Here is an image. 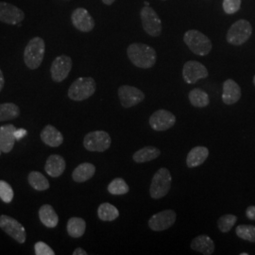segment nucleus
Masks as SVG:
<instances>
[{
    "label": "nucleus",
    "mask_w": 255,
    "mask_h": 255,
    "mask_svg": "<svg viewBox=\"0 0 255 255\" xmlns=\"http://www.w3.org/2000/svg\"><path fill=\"white\" fill-rule=\"evenodd\" d=\"M0 228L19 244H24L26 242L27 232L16 219L6 215L0 216Z\"/></svg>",
    "instance_id": "nucleus-9"
},
{
    "label": "nucleus",
    "mask_w": 255,
    "mask_h": 255,
    "mask_svg": "<svg viewBox=\"0 0 255 255\" xmlns=\"http://www.w3.org/2000/svg\"><path fill=\"white\" fill-rule=\"evenodd\" d=\"M30 186L37 191H45L50 187V183L46 177L38 171H31L27 177Z\"/></svg>",
    "instance_id": "nucleus-28"
},
{
    "label": "nucleus",
    "mask_w": 255,
    "mask_h": 255,
    "mask_svg": "<svg viewBox=\"0 0 255 255\" xmlns=\"http://www.w3.org/2000/svg\"><path fill=\"white\" fill-rule=\"evenodd\" d=\"M247 218L251 220H255V205H251L246 209Z\"/></svg>",
    "instance_id": "nucleus-38"
},
{
    "label": "nucleus",
    "mask_w": 255,
    "mask_h": 255,
    "mask_svg": "<svg viewBox=\"0 0 255 255\" xmlns=\"http://www.w3.org/2000/svg\"><path fill=\"white\" fill-rule=\"evenodd\" d=\"M145 6H149V3H148L147 1H146V2H145Z\"/></svg>",
    "instance_id": "nucleus-42"
},
{
    "label": "nucleus",
    "mask_w": 255,
    "mask_h": 255,
    "mask_svg": "<svg viewBox=\"0 0 255 255\" xmlns=\"http://www.w3.org/2000/svg\"><path fill=\"white\" fill-rule=\"evenodd\" d=\"M252 34V24L247 20L240 19L229 28L226 39L229 44L232 46H242L251 38Z\"/></svg>",
    "instance_id": "nucleus-6"
},
{
    "label": "nucleus",
    "mask_w": 255,
    "mask_h": 255,
    "mask_svg": "<svg viewBox=\"0 0 255 255\" xmlns=\"http://www.w3.org/2000/svg\"><path fill=\"white\" fill-rule=\"evenodd\" d=\"M46 44L41 37H34L27 43L24 51V62L31 70L37 69L44 61Z\"/></svg>",
    "instance_id": "nucleus-2"
},
{
    "label": "nucleus",
    "mask_w": 255,
    "mask_h": 255,
    "mask_svg": "<svg viewBox=\"0 0 255 255\" xmlns=\"http://www.w3.org/2000/svg\"><path fill=\"white\" fill-rule=\"evenodd\" d=\"M142 27L146 34L159 37L162 33V22L157 12L149 6H145L140 10Z\"/></svg>",
    "instance_id": "nucleus-8"
},
{
    "label": "nucleus",
    "mask_w": 255,
    "mask_h": 255,
    "mask_svg": "<svg viewBox=\"0 0 255 255\" xmlns=\"http://www.w3.org/2000/svg\"><path fill=\"white\" fill-rule=\"evenodd\" d=\"M119 98L123 108L128 109L145 101V94L130 85H122L119 88Z\"/></svg>",
    "instance_id": "nucleus-11"
},
{
    "label": "nucleus",
    "mask_w": 255,
    "mask_h": 255,
    "mask_svg": "<svg viewBox=\"0 0 255 255\" xmlns=\"http://www.w3.org/2000/svg\"><path fill=\"white\" fill-rule=\"evenodd\" d=\"M176 117L167 110H157L149 118V126L156 131H164L173 127Z\"/></svg>",
    "instance_id": "nucleus-14"
},
{
    "label": "nucleus",
    "mask_w": 255,
    "mask_h": 255,
    "mask_svg": "<svg viewBox=\"0 0 255 255\" xmlns=\"http://www.w3.org/2000/svg\"><path fill=\"white\" fill-rule=\"evenodd\" d=\"M41 140L47 146L57 147L64 143L62 132L52 125H47L41 131Z\"/></svg>",
    "instance_id": "nucleus-21"
},
{
    "label": "nucleus",
    "mask_w": 255,
    "mask_h": 255,
    "mask_svg": "<svg viewBox=\"0 0 255 255\" xmlns=\"http://www.w3.org/2000/svg\"><path fill=\"white\" fill-rule=\"evenodd\" d=\"M67 234L73 238L82 237L86 230V222L82 218H71L66 225Z\"/></svg>",
    "instance_id": "nucleus-27"
},
{
    "label": "nucleus",
    "mask_w": 255,
    "mask_h": 255,
    "mask_svg": "<svg viewBox=\"0 0 255 255\" xmlns=\"http://www.w3.org/2000/svg\"><path fill=\"white\" fill-rule=\"evenodd\" d=\"M66 168V162L61 155H50L46 160L45 170L52 178L60 177Z\"/></svg>",
    "instance_id": "nucleus-19"
},
{
    "label": "nucleus",
    "mask_w": 255,
    "mask_h": 255,
    "mask_svg": "<svg viewBox=\"0 0 255 255\" xmlns=\"http://www.w3.org/2000/svg\"><path fill=\"white\" fill-rule=\"evenodd\" d=\"M192 250L204 255H211L215 252V243L211 237L201 235L195 237L190 244Z\"/></svg>",
    "instance_id": "nucleus-22"
},
{
    "label": "nucleus",
    "mask_w": 255,
    "mask_h": 255,
    "mask_svg": "<svg viewBox=\"0 0 255 255\" xmlns=\"http://www.w3.org/2000/svg\"><path fill=\"white\" fill-rule=\"evenodd\" d=\"M162 1H165V0H162Z\"/></svg>",
    "instance_id": "nucleus-46"
},
{
    "label": "nucleus",
    "mask_w": 255,
    "mask_h": 255,
    "mask_svg": "<svg viewBox=\"0 0 255 255\" xmlns=\"http://www.w3.org/2000/svg\"><path fill=\"white\" fill-rule=\"evenodd\" d=\"M241 88L232 79L225 81L222 86V101L226 105L236 104L241 99Z\"/></svg>",
    "instance_id": "nucleus-17"
},
{
    "label": "nucleus",
    "mask_w": 255,
    "mask_h": 255,
    "mask_svg": "<svg viewBox=\"0 0 255 255\" xmlns=\"http://www.w3.org/2000/svg\"><path fill=\"white\" fill-rule=\"evenodd\" d=\"M237 216L227 214L219 218L218 220V227L221 233H229L237 223Z\"/></svg>",
    "instance_id": "nucleus-33"
},
{
    "label": "nucleus",
    "mask_w": 255,
    "mask_h": 255,
    "mask_svg": "<svg viewBox=\"0 0 255 255\" xmlns=\"http://www.w3.org/2000/svg\"><path fill=\"white\" fill-rule=\"evenodd\" d=\"M107 189L110 194L115 196L125 195L129 191V187L127 182H125V180L122 178H116L115 180H113L110 182Z\"/></svg>",
    "instance_id": "nucleus-31"
},
{
    "label": "nucleus",
    "mask_w": 255,
    "mask_h": 255,
    "mask_svg": "<svg viewBox=\"0 0 255 255\" xmlns=\"http://www.w3.org/2000/svg\"><path fill=\"white\" fill-rule=\"evenodd\" d=\"M16 130V128L12 124L4 125L0 127V149L4 153H9L15 143V136L14 131Z\"/></svg>",
    "instance_id": "nucleus-18"
},
{
    "label": "nucleus",
    "mask_w": 255,
    "mask_h": 255,
    "mask_svg": "<svg viewBox=\"0 0 255 255\" xmlns=\"http://www.w3.org/2000/svg\"><path fill=\"white\" fill-rule=\"evenodd\" d=\"M72 59L67 55H61L55 58L50 67L51 78L55 82H64L72 69Z\"/></svg>",
    "instance_id": "nucleus-13"
},
{
    "label": "nucleus",
    "mask_w": 255,
    "mask_h": 255,
    "mask_svg": "<svg viewBox=\"0 0 255 255\" xmlns=\"http://www.w3.org/2000/svg\"><path fill=\"white\" fill-rule=\"evenodd\" d=\"M98 216L101 221H114L119 217V211L109 202H104L98 208Z\"/></svg>",
    "instance_id": "nucleus-29"
},
{
    "label": "nucleus",
    "mask_w": 255,
    "mask_h": 255,
    "mask_svg": "<svg viewBox=\"0 0 255 255\" xmlns=\"http://www.w3.org/2000/svg\"><path fill=\"white\" fill-rule=\"evenodd\" d=\"M236 234L243 240L255 243V225H239L236 229Z\"/></svg>",
    "instance_id": "nucleus-32"
},
{
    "label": "nucleus",
    "mask_w": 255,
    "mask_h": 255,
    "mask_svg": "<svg viewBox=\"0 0 255 255\" xmlns=\"http://www.w3.org/2000/svg\"><path fill=\"white\" fill-rule=\"evenodd\" d=\"M25 19V13L18 7L0 1V22L8 25H18Z\"/></svg>",
    "instance_id": "nucleus-15"
},
{
    "label": "nucleus",
    "mask_w": 255,
    "mask_h": 255,
    "mask_svg": "<svg viewBox=\"0 0 255 255\" xmlns=\"http://www.w3.org/2000/svg\"><path fill=\"white\" fill-rule=\"evenodd\" d=\"M241 3H242V0H223L222 7L225 13L232 15L237 13V11L240 9Z\"/></svg>",
    "instance_id": "nucleus-35"
},
{
    "label": "nucleus",
    "mask_w": 255,
    "mask_h": 255,
    "mask_svg": "<svg viewBox=\"0 0 255 255\" xmlns=\"http://www.w3.org/2000/svg\"><path fill=\"white\" fill-rule=\"evenodd\" d=\"M208 76L209 72L205 65L198 61H188L183 64L182 78L188 84H195L200 80L206 79Z\"/></svg>",
    "instance_id": "nucleus-10"
},
{
    "label": "nucleus",
    "mask_w": 255,
    "mask_h": 255,
    "mask_svg": "<svg viewBox=\"0 0 255 255\" xmlns=\"http://www.w3.org/2000/svg\"><path fill=\"white\" fill-rule=\"evenodd\" d=\"M20 116V109L14 103L0 104V122L17 119Z\"/></svg>",
    "instance_id": "nucleus-30"
},
{
    "label": "nucleus",
    "mask_w": 255,
    "mask_h": 255,
    "mask_svg": "<svg viewBox=\"0 0 255 255\" xmlns=\"http://www.w3.org/2000/svg\"><path fill=\"white\" fill-rule=\"evenodd\" d=\"M71 21L74 27L82 32H90L96 25L90 12L84 8L74 9L71 14Z\"/></svg>",
    "instance_id": "nucleus-16"
},
{
    "label": "nucleus",
    "mask_w": 255,
    "mask_h": 255,
    "mask_svg": "<svg viewBox=\"0 0 255 255\" xmlns=\"http://www.w3.org/2000/svg\"><path fill=\"white\" fill-rule=\"evenodd\" d=\"M112 138L104 130H95L87 133L83 139V146L92 152H104L109 149Z\"/></svg>",
    "instance_id": "nucleus-7"
},
{
    "label": "nucleus",
    "mask_w": 255,
    "mask_h": 255,
    "mask_svg": "<svg viewBox=\"0 0 255 255\" xmlns=\"http://www.w3.org/2000/svg\"><path fill=\"white\" fill-rule=\"evenodd\" d=\"M161 155V150L156 146H146L140 148L132 155V160L137 164L147 163L157 159Z\"/></svg>",
    "instance_id": "nucleus-25"
},
{
    "label": "nucleus",
    "mask_w": 255,
    "mask_h": 255,
    "mask_svg": "<svg viewBox=\"0 0 255 255\" xmlns=\"http://www.w3.org/2000/svg\"><path fill=\"white\" fill-rule=\"evenodd\" d=\"M249 254H247V253H242V254H240V255H248Z\"/></svg>",
    "instance_id": "nucleus-43"
},
{
    "label": "nucleus",
    "mask_w": 255,
    "mask_h": 255,
    "mask_svg": "<svg viewBox=\"0 0 255 255\" xmlns=\"http://www.w3.org/2000/svg\"><path fill=\"white\" fill-rule=\"evenodd\" d=\"M34 251H35V255H54L55 252L46 244L45 242L39 241L35 243L34 245Z\"/></svg>",
    "instance_id": "nucleus-36"
},
{
    "label": "nucleus",
    "mask_w": 255,
    "mask_h": 255,
    "mask_svg": "<svg viewBox=\"0 0 255 255\" xmlns=\"http://www.w3.org/2000/svg\"><path fill=\"white\" fill-rule=\"evenodd\" d=\"M128 58L138 68L149 69L154 66L157 53L154 48L142 43H133L128 46Z\"/></svg>",
    "instance_id": "nucleus-1"
},
{
    "label": "nucleus",
    "mask_w": 255,
    "mask_h": 255,
    "mask_svg": "<svg viewBox=\"0 0 255 255\" xmlns=\"http://www.w3.org/2000/svg\"><path fill=\"white\" fill-rule=\"evenodd\" d=\"M88 254L82 249V248H77L73 252V255H87Z\"/></svg>",
    "instance_id": "nucleus-39"
},
{
    "label": "nucleus",
    "mask_w": 255,
    "mask_h": 255,
    "mask_svg": "<svg viewBox=\"0 0 255 255\" xmlns=\"http://www.w3.org/2000/svg\"><path fill=\"white\" fill-rule=\"evenodd\" d=\"M39 219L46 228H55L59 223V217L54 208L49 204H44L40 207Z\"/></svg>",
    "instance_id": "nucleus-23"
},
{
    "label": "nucleus",
    "mask_w": 255,
    "mask_h": 255,
    "mask_svg": "<svg viewBox=\"0 0 255 255\" xmlns=\"http://www.w3.org/2000/svg\"><path fill=\"white\" fill-rule=\"evenodd\" d=\"M183 42L194 54L198 56H207L213 48L209 38L197 29L187 30L183 35Z\"/></svg>",
    "instance_id": "nucleus-3"
},
{
    "label": "nucleus",
    "mask_w": 255,
    "mask_h": 255,
    "mask_svg": "<svg viewBox=\"0 0 255 255\" xmlns=\"http://www.w3.org/2000/svg\"><path fill=\"white\" fill-rule=\"evenodd\" d=\"M209 156V149L203 146L193 147L186 157V165L188 168H195L203 164Z\"/></svg>",
    "instance_id": "nucleus-20"
},
{
    "label": "nucleus",
    "mask_w": 255,
    "mask_h": 255,
    "mask_svg": "<svg viewBox=\"0 0 255 255\" xmlns=\"http://www.w3.org/2000/svg\"><path fill=\"white\" fill-rule=\"evenodd\" d=\"M116 0H102V2L105 4V5H112Z\"/></svg>",
    "instance_id": "nucleus-41"
},
{
    "label": "nucleus",
    "mask_w": 255,
    "mask_h": 255,
    "mask_svg": "<svg viewBox=\"0 0 255 255\" xmlns=\"http://www.w3.org/2000/svg\"><path fill=\"white\" fill-rule=\"evenodd\" d=\"M4 84H5V79H4V75L2 70L0 69V92L2 91L3 87H4Z\"/></svg>",
    "instance_id": "nucleus-40"
},
{
    "label": "nucleus",
    "mask_w": 255,
    "mask_h": 255,
    "mask_svg": "<svg viewBox=\"0 0 255 255\" xmlns=\"http://www.w3.org/2000/svg\"><path fill=\"white\" fill-rule=\"evenodd\" d=\"M177 219L175 211L164 210L154 214L148 220V227L154 232H162L172 227Z\"/></svg>",
    "instance_id": "nucleus-12"
},
{
    "label": "nucleus",
    "mask_w": 255,
    "mask_h": 255,
    "mask_svg": "<svg viewBox=\"0 0 255 255\" xmlns=\"http://www.w3.org/2000/svg\"><path fill=\"white\" fill-rule=\"evenodd\" d=\"M96 173V166L91 163H82L79 164L72 172V179L74 182H87L93 178Z\"/></svg>",
    "instance_id": "nucleus-24"
},
{
    "label": "nucleus",
    "mask_w": 255,
    "mask_h": 255,
    "mask_svg": "<svg viewBox=\"0 0 255 255\" xmlns=\"http://www.w3.org/2000/svg\"><path fill=\"white\" fill-rule=\"evenodd\" d=\"M188 99L192 106L196 108H205L209 105V95L200 88H194L188 94Z\"/></svg>",
    "instance_id": "nucleus-26"
},
{
    "label": "nucleus",
    "mask_w": 255,
    "mask_h": 255,
    "mask_svg": "<svg viewBox=\"0 0 255 255\" xmlns=\"http://www.w3.org/2000/svg\"><path fill=\"white\" fill-rule=\"evenodd\" d=\"M171 183H172V177L169 170L165 167L159 168L151 180L150 187H149L150 197L154 200L164 198L170 190Z\"/></svg>",
    "instance_id": "nucleus-5"
},
{
    "label": "nucleus",
    "mask_w": 255,
    "mask_h": 255,
    "mask_svg": "<svg viewBox=\"0 0 255 255\" xmlns=\"http://www.w3.org/2000/svg\"><path fill=\"white\" fill-rule=\"evenodd\" d=\"M14 196L13 189L9 183L5 181H0V199L5 203H9Z\"/></svg>",
    "instance_id": "nucleus-34"
},
{
    "label": "nucleus",
    "mask_w": 255,
    "mask_h": 255,
    "mask_svg": "<svg viewBox=\"0 0 255 255\" xmlns=\"http://www.w3.org/2000/svg\"><path fill=\"white\" fill-rule=\"evenodd\" d=\"M97 90L96 81L91 77H81L70 85L68 89V98L74 101L88 100Z\"/></svg>",
    "instance_id": "nucleus-4"
},
{
    "label": "nucleus",
    "mask_w": 255,
    "mask_h": 255,
    "mask_svg": "<svg viewBox=\"0 0 255 255\" xmlns=\"http://www.w3.org/2000/svg\"><path fill=\"white\" fill-rule=\"evenodd\" d=\"M27 134V129H25V128H19V129L16 128V130L14 131V136H15V139H16L17 141L21 140L22 138H24Z\"/></svg>",
    "instance_id": "nucleus-37"
},
{
    "label": "nucleus",
    "mask_w": 255,
    "mask_h": 255,
    "mask_svg": "<svg viewBox=\"0 0 255 255\" xmlns=\"http://www.w3.org/2000/svg\"><path fill=\"white\" fill-rule=\"evenodd\" d=\"M254 84H255V77H254Z\"/></svg>",
    "instance_id": "nucleus-44"
},
{
    "label": "nucleus",
    "mask_w": 255,
    "mask_h": 255,
    "mask_svg": "<svg viewBox=\"0 0 255 255\" xmlns=\"http://www.w3.org/2000/svg\"><path fill=\"white\" fill-rule=\"evenodd\" d=\"M1 152H2V151H1V149H0V155H1Z\"/></svg>",
    "instance_id": "nucleus-45"
}]
</instances>
